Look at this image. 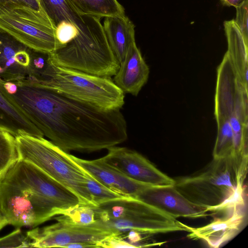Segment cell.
<instances>
[{"label": "cell", "mask_w": 248, "mask_h": 248, "mask_svg": "<svg viewBox=\"0 0 248 248\" xmlns=\"http://www.w3.org/2000/svg\"><path fill=\"white\" fill-rule=\"evenodd\" d=\"M14 82L7 93L29 120L66 152L108 149L127 139V124L120 109L105 110L77 101L36 81Z\"/></svg>", "instance_id": "6da1fadb"}, {"label": "cell", "mask_w": 248, "mask_h": 248, "mask_svg": "<svg viewBox=\"0 0 248 248\" xmlns=\"http://www.w3.org/2000/svg\"><path fill=\"white\" fill-rule=\"evenodd\" d=\"M217 136L213 158L248 159V87L240 80L226 51L218 65L215 95Z\"/></svg>", "instance_id": "7a4b0ae2"}, {"label": "cell", "mask_w": 248, "mask_h": 248, "mask_svg": "<svg viewBox=\"0 0 248 248\" xmlns=\"http://www.w3.org/2000/svg\"><path fill=\"white\" fill-rule=\"evenodd\" d=\"M248 162L232 156L213 158L201 170L174 179L173 186L192 203L209 212L244 206Z\"/></svg>", "instance_id": "3957f363"}, {"label": "cell", "mask_w": 248, "mask_h": 248, "mask_svg": "<svg viewBox=\"0 0 248 248\" xmlns=\"http://www.w3.org/2000/svg\"><path fill=\"white\" fill-rule=\"evenodd\" d=\"M15 138L19 159L36 166L73 193L80 205L97 206L86 186L91 175L71 155L44 137L22 135Z\"/></svg>", "instance_id": "277c9868"}, {"label": "cell", "mask_w": 248, "mask_h": 248, "mask_svg": "<svg viewBox=\"0 0 248 248\" xmlns=\"http://www.w3.org/2000/svg\"><path fill=\"white\" fill-rule=\"evenodd\" d=\"M96 221L114 234L189 232V226L132 197L123 196L93 207Z\"/></svg>", "instance_id": "5b68a950"}, {"label": "cell", "mask_w": 248, "mask_h": 248, "mask_svg": "<svg viewBox=\"0 0 248 248\" xmlns=\"http://www.w3.org/2000/svg\"><path fill=\"white\" fill-rule=\"evenodd\" d=\"M33 80L65 96L105 110L120 109L124 93L110 78L90 75L54 65L49 62Z\"/></svg>", "instance_id": "8992f818"}, {"label": "cell", "mask_w": 248, "mask_h": 248, "mask_svg": "<svg viewBox=\"0 0 248 248\" xmlns=\"http://www.w3.org/2000/svg\"><path fill=\"white\" fill-rule=\"evenodd\" d=\"M0 31L35 51L49 54L61 48L55 28L43 8L16 3L0 4Z\"/></svg>", "instance_id": "52a82bcc"}, {"label": "cell", "mask_w": 248, "mask_h": 248, "mask_svg": "<svg viewBox=\"0 0 248 248\" xmlns=\"http://www.w3.org/2000/svg\"><path fill=\"white\" fill-rule=\"evenodd\" d=\"M60 212L27 189L0 179V216L8 224L34 227Z\"/></svg>", "instance_id": "ba28073f"}, {"label": "cell", "mask_w": 248, "mask_h": 248, "mask_svg": "<svg viewBox=\"0 0 248 248\" xmlns=\"http://www.w3.org/2000/svg\"><path fill=\"white\" fill-rule=\"evenodd\" d=\"M2 178L31 191L59 211L60 215L80 205L73 193L28 161L19 159Z\"/></svg>", "instance_id": "9c48e42d"}, {"label": "cell", "mask_w": 248, "mask_h": 248, "mask_svg": "<svg viewBox=\"0 0 248 248\" xmlns=\"http://www.w3.org/2000/svg\"><path fill=\"white\" fill-rule=\"evenodd\" d=\"M54 219L57 222L53 224L26 232L32 248H65L74 243L88 244L98 248L100 242L114 234L97 221L83 226L69 221L62 215Z\"/></svg>", "instance_id": "30bf717a"}, {"label": "cell", "mask_w": 248, "mask_h": 248, "mask_svg": "<svg viewBox=\"0 0 248 248\" xmlns=\"http://www.w3.org/2000/svg\"><path fill=\"white\" fill-rule=\"evenodd\" d=\"M45 13L55 26L67 21L76 25L79 36L64 48L72 50L87 46H109L100 18L80 12L69 0H39Z\"/></svg>", "instance_id": "8fae6325"}, {"label": "cell", "mask_w": 248, "mask_h": 248, "mask_svg": "<svg viewBox=\"0 0 248 248\" xmlns=\"http://www.w3.org/2000/svg\"><path fill=\"white\" fill-rule=\"evenodd\" d=\"M102 158L128 178L149 186H173L174 179L158 170L138 152L114 146Z\"/></svg>", "instance_id": "7c38bea8"}, {"label": "cell", "mask_w": 248, "mask_h": 248, "mask_svg": "<svg viewBox=\"0 0 248 248\" xmlns=\"http://www.w3.org/2000/svg\"><path fill=\"white\" fill-rule=\"evenodd\" d=\"M134 198L175 217L202 218L209 215L206 208L187 200L173 186H149Z\"/></svg>", "instance_id": "4fadbf2b"}, {"label": "cell", "mask_w": 248, "mask_h": 248, "mask_svg": "<svg viewBox=\"0 0 248 248\" xmlns=\"http://www.w3.org/2000/svg\"><path fill=\"white\" fill-rule=\"evenodd\" d=\"M34 52L8 33L0 31V78L16 81L33 78Z\"/></svg>", "instance_id": "5bb4252c"}, {"label": "cell", "mask_w": 248, "mask_h": 248, "mask_svg": "<svg viewBox=\"0 0 248 248\" xmlns=\"http://www.w3.org/2000/svg\"><path fill=\"white\" fill-rule=\"evenodd\" d=\"M245 206L236 205L224 211L223 217H215L209 224L198 228L189 227V239L202 240L209 247L217 248L232 239L240 231L246 218L243 208Z\"/></svg>", "instance_id": "9a60e30c"}, {"label": "cell", "mask_w": 248, "mask_h": 248, "mask_svg": "<svg viewBox=\"0 0 248 248\" xmlns=\"http://www.w3.org/2000/svg\"><path fill=\"white\" fill-rule=\"evenodd\" d=\"M72 157L92 177L123 196L134 197L144 188L151 186L128 178L106 163L102 157L86 160L73 155Z\"/></svg>", "instance_id": "2e32d148"}, {"label": "cell", "mask_w": 248, "mask_h": 248, "mask_svg": "<svg viewBox=\"0 0 248 248\" xmlns=\"http://www.w3.org/2000/svg\"><path fill=\"white\" fill-rule=\"evenodd\" d=\"M150 70L136 43L128 49L113 81L124 93L137 96L147 83Z\"/></svg>", "instance_id": "e0dca14e"}, {"label": "cell", "mask_w": 248, "mask_h": 248, "mask_svg": "<svg viewBox=\"0 0 248 248\" xmlns=\"http://www.w3.org/2000/svg\"><path fill=\"white\" fill-rule=\"evenodd\" d=\"M0 130L10 133L15 138L22 135L44 137L8 96L0 78Z\"/></svg>", "instance_id": "ac0fdd59"}, {"label": "cell", "mask_w": 248, "mask_h": 248, "mask_svg": "<svg viewBox=\"0 0 248 248\" xmlns=\"http://www.w3.org/2000/svg\"><path fill=\"white\" fill-rule=\"evenodd\" d=\"M102 26L109 46L120 63L136 43L135 26L125 15L105 17Z\"/></svg>", "instance_id": "d6986e66"}, {"label": "cell", "mask_w": 248, "mask_h": 248, "mask_svg": "<svg viewBox=\"0 0 248 248\" xmlns=\"http://www.w3.org/2000/svg\"><path fill=\"white\" fill-rule=\"evenodd\" d=\"M229 54L236 73L243 84L248 87V41L241 32L234 19L224 22Z\"/></svg>", "instance_id": "ffe728a7"}, {"label": "cell", "mask_w": 248, "mask_h": 248, "mask_svg": "<svg viewBox=\"0 0 248 248\" xmlns=\"http://www.w3.org/2000/svg\"><path fill=\"white\" fill-rule=\"evenodd\" d=\"M82 14L101 18L124 15V9L117 0H69Z\"/></svg>", "instance_id": "44dd1931"}, {"label": "cell", "mask_w": 248, "mask_h": 248, "mask_svg": "<svg viewBox=\"0 0 248 248\" xmlns=\"http://www.w3.org/2000/svg\"><path fill=\"white\" fill-rule=\"evenodd\" d=\"M18 159L15 137L0 130V179Z\"/></svg>", "instance_id": "7402d4cb"}, {"label": "cell", "mask_w": 248, "mask_h": 248, "mask_svg": "<svg viewBox=\"0 0 248 248\" xmlns=\"http://www.w3.org/2000/svg\"><path fill=\"white\" fill-rule=\"evenodd\" d=\"M86 186L93 202L97 206L104 202L124 196L106 187L91 176L88 178Z\"/></svg>", "instance_id": "603a6c76"}, {"label": "cell", "mask_w": 248, "mask_h": 248, "mask_svg": "<svg viewBox=\"0 0 248 248\" xmlns=\"http://www.w3.org/2000/svg\"><path fill=\"white\" fill-rule=\"evenodd\" d=\"M61 215L80 225H89L96 222L93 207L91 206L78 205L63 212Z\"/></svg>", "instance_id": "cb8c5ba5"}, {"label": "cell", "mask_w": 248, "mask_h": 248, "mask_svg": "<svg viewBox=\"0 0 248 248\" xmlns=\"http://www.w3.org/2000/svg\"><path fill=\"white\" fill-rule=\"evenodd\" d=\"M79 34L78 27L70 22L63 21L55 26V36L61 48L75 40Z\"/></svg>", "instance_id": "d4e9b609"}, {"label": "cell", "mask_w": 248, "mask_h": 248, "mask_svg": "<svg viewBox=\"0 0 248 248\" xmlns=\"http://www.w3.org/2000/svg\"><path fill=\"white\" fill-rule=\"evenodd\" d=\"M0 248H32L31 242L26 232L17 229L0 238Z\"/></svg>", "instance_id": "484cf974"}, {"label": "cell", "mask_w": 248, "mask_h": 248, "mask_svg": "<svg viewBox=\"0 0 248 248\" xmlns=\"http://www.w3.org/2000/svg\"><path fill=\"white\" fill-rule=\"evenodd\" d=\"M236 19H234L245 39L248 41V0L235 7Z\"/></svg>", "instance_id": "4316f807"}, {"label": "cell", "mask_w": 248, "mask_h": 248, "mask_svg": "<svg viewBox=\"0 0 248 248\" xmlns=\"http://www.w3.org/2000/svg\"><path fill=\"white\" fill-rule=\"evenodd\" d=\"M98 248H136L120 234H112L98 244Z\"/></svg>", "instance_id": "83f0119b"}, {"label": "cell", "mask_w": 248, "mask_h": 248, "mask_svg": "<svg viewBox=\"0 0 248 248\" xmlns=\"http://www.w3.org/2000/svg\"><path fill=\"white\" fill-rule=\"evenodd\" d=\"M5 3H16L25 5L36 10L42 8V6L38 0H0V4Z\"/></svg>", "instance_id": "f1b7e54d"}, {"label": "cell", "mask_w": 248, "mask_h": 248, "mask_svg": "<svg viewBox=\"0 0 248 248\" xmlns=\"http://www.w3.org/2000/svg\"><path fill=\"white\" fill-rule=\"evenodd\" d=\"M248 0H220L222 3L228 6H233L235 8Z\"/></svg>", "instance_id": "f546056e"}, {"label": "cell", "mask_w": 248, "mask_h": 248, "mask_svg": "<svg viewBox=\"0 0 248 248\" xmlns=\"http://www.w3.org/2000/svg\"><path fill=\"white\" fill-rule=\"evenodd\" d=\"M8 224L6 220L0 216V230Z\"/></svg>", "instance_id": "4dcf8cb0"}, {"label": "cell", "mask_w": 248, "mask_h": 248, "mask_svg": "<svg viewBox=\"0 0 248 248\" xmlns=\"http://www.w3.org/2000/svg\"></svg>", "instance_id": "1f68e13d"}]
</instances>
